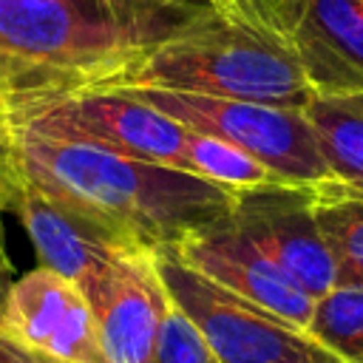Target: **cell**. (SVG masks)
Returning <instances> with one entry per match:
<instances>
[{
	"label": "cell",
	"instance_id": "6",
	"mask_svg": "<svg viewBox=\"0 0 363 363\" xmlns=\"http://www.w3.org/2000/svg\"><path fill=\"white\" fill-rule=\"evenodd\" d=\"M23 130L187 170L184 142L190 128L128 91H91L60 99L28 116Z\"/></svg>",
	"mask_w": 363,
	"mask_h": 363
},
{
	"label": "cell",
	"instance_id": "11",
	"mask_svg": "<svg viewBox=\"0 0 363 363\" xmlns=\"http://www.w3.org/2000/svg\"><path fill=\"white\" fill-rule=\"evenodd\" d=\"M11 213L26 227L37 255L40 267H48L79 286V292L88 298L91 309L96 298L102 295L111 269L116 258L125 250H145V247H128L111 233H105L99 224L88 221L85 216L62 207L34 184L23 179Z\"/></svg>",
	"mask_w": 363,
	"mask_h": 363
},
{
	"label": "cell",
	"instance_id": "16",
	"mask_svg": "<svg viewBox=\"0 0 363 363\" xmlns=\"http://www.w3.org/2000/svg\"><path fill=\"white\" fill-rule=\"evenodd\" d=\"M153 363H218V357L213 354L199 326L170 301L159 326Z\"/></svg>",
	"mask_w": 363,
	"mask_h": 363
},
{
	"label": "cell",
	"instance_id": "2",
	"mask_svg": "<svg viewBox=\"0 0 363 363\" xmlns=\"http://www.w3.org/2000/svg\"><path fill=\"white\" fill-rule=\"evenodd\" d=\"M20 173L128 247L170 250L233 216L238 193L182 167L20 128Z\"/></svg>",
	"mask_w": 363,
	"mask_h": 363
},
{
	"label": "cell",
	"instance_id": "9",
	"mask_svg": "<svg viewBox=\"0 0 363 363\" xmlns=\"http://www.w3.org/2000/svg\"><path fill=\"white\" fill-rule=\"evenodd\" d=\"M164 252L233 289L235 295L309 329L315 298L298 286L247 233H241L233 216Z\"/></svg>",
	"mask_w": 363,
	"mask_h": 363
},
{
	"label": "cell",
	"instance_id": "20",
	"mask_svg": "<svg viewBox=\"0 0 363 363\" xmlns=\"http://www.w3.org/2000/svg\"><path fill=\"white\" fill-rule=\"evenodd\" d=\"M3 216V213H0ZM14 284V267L9 261L6 252V238H3V227H0V326H3V312H6V301H9V289Z\"/></svg>",
	"mask_w": 363,
	"mask_h": 363
},
{
	"label": "cell",
	"instance_id": "13",
	"mask_svg": "<svg viewBox=\"0 0 363 363\" xmlns=\"http://www.w3.org/2000/svg\"><path fill=\"white\" fill-rule=\"evenodd\" d=\"M315 218L337 264V284H363V196L343 182L315 187Z\"/></svg>",
	"mask_w": 363,
	"mask_h": 363
},
{
	"label": "cell",
	"instance_id": "21",
	"mask_svg": "<svg viewBox=\"0 0 363 363\" xmlns=\"http://www.w3.org/2000/svg\"><path fill=\"white\" fill-rule=\"evenodd\" d=\"M346 187V184H343ZM346 190H352V187H346ZM352 193H357V196H363V190H352Z\"/></svg>",
	"mask_w": 363,
	"mask_h": 363
},
{
	"label": "cell",
	"instance_id": "8",
	"mask_svg": "<svg viewBox=\"0 0 363 363\" xmlns=\"http://www.w3.org/2000/svg\"><path fill=\"white\" fill-rule=\"evenodd\" d=\"M0 335L62 363H108L88 298L48 267L14 278Z\"/></svg>",
	"mask_w": 363,
	"mask_h": 363
},
{
	"label": "cell",
	"instance_id": "5",
	"mask_svg": "<svg viewBox=\"0 0 363 363\" xmlns=\"http://www.w3.org/2000/svg\"><path fill=\"white\" fill-rule=\"evenodd\" d=\"M128 94L167 113L170 119L218 136L269 170H275L286 184L301 187H326L335 184V173L329 170L315 130L301 108L261 105L247 99H224L184 91H162V88H128Z\"/></svg>",
	"mask_w": 363,
	"mask_h": 363
},
{
	"label": "cell",
	"instance_id": "22",
	"mask_svg": "<svg viewBox=\"0 0 363 363\" xmlns=\"http://www.w3.org/2000/svg\"><path fill=\"white\" fill-rule=\"evenodd\" d=\"M360 363H363V360H360Z\"/></svg>",
	"mask_w": 363,
	"mask_h": 363
},
{
	"label": "cell",
	"instance_id": "15",
	"mask_svg": "<svg viewBox=\"0 0 363 363\" xmlns=\"http://www.w3.org/2000/svg\"><path fill=\"white\" fill-rule=\"evenodd\" d=\"M309 332L346 363L363 360V284H335L315 301Z\"/></svg>",
	"mask_w": 363,
	"mask_h": 363
},
{
	"label": "cell",
	"instance_id": "7",
	"mask_svg": "<svg viewBox=\"0 0 363 363\" xmlns=\"http://www.w3.org/2000/svg\"><path fill=\"white\" fill-rule=\"evenodd\" d=\"M233 221L315 301L337 284V264L315 218V187L244 190L235 199Z\"/></svg>",
	"mask_w": 363,
	"mask_h": 363
},
{
	"label": "cell",
	"instance_id": "14",
	"mask_svg": "<svg viewBox=\"0 0 363 363\" xmlns=\"http://www.w3.org/2000/svg\"><path fill=\"white\" fill-rule=\"evenodd\" d=\"M184 164L190 173L204 176L233 193L286 184L275 170H269L264 162H258L247 150L193 128L187 130V142H184Z\"/></svg>",
	"mask_w": 363,
	"mask_h": 363
},
{
	"label": "cell",
	"instance_id": "19",
	"mask_svg": "<svg viewBox=\"0 0 363 363\" xmlns=\"http://www.w3.org/2000/svg\"><path fill=\"white\" fill-rule=\"evenodd\" d=\"M216 11L241 14V17H269L267 0H207Z\"/></svg>",
	"mask_w": 363,
	"mask_h": 363
},
{
	"label": "cell",
	"instance_id": "12",
	"mask_svg": "<svg viewBox=\"0 0 363 363\" xmlns=\"http://www.w3.org/2000/svg\"><path fill=\"white\" fill-rule=\"evenodd\" d=\"M170 306L156 250H125L94 303L108 363H153L162 318Z\"/></svg>",
	"mask_w": 363,
	"mask_h": 363
},
{
	"label": "cell",
	"instance_id": "18",
	"mask_svg": "<svg viewBox=\"0 0 363 363\" xmlns=\"http://www.w3.org/2000/svg\"><path fill=\"white\" fill-rule=\"evenodd\" d=\"M0 363H62L54 357H45L40 352H31L14 340H9L6 335H0Z\"/></svg>",
	"mask_w": 363,
	"mask_h": 363
},
{
	"label": "cell",
	"instance_id": "1",
	"mask_svg": "<svg viewBox=\"0 0 363 363\" xmlns=\"http://www.w3.org/2000/svg\"><path fill=\"white\" fill-rule=\"evenodd\" d=\"M210 11L207 0H0V94L23 128L60 99L116 91Z\"/></svg>",
	"mask_w": 363,
	"mask_h": 363
},
{
	"label": "cell",
	"instance_id": "17",
	"mask_svg": "<svg viewBox=\"0 0 363 363\" xmlns=\"http://www.w3.org/2000/svg\"><path fill=\"white\" fill-rule=\"evenodd\" d=\"M17 142H20V116L11 99L0 94V213H11L14 196L23 184Z\"/></svg>",
	"mask_w": 363,
	"mask_h": 363
},
{
	"label": "cell",
	"instance_id": "3",
	"mask_svg": "<svg viewBox=\"0 0 363 363\" xmlns=\"http://www.w3.org/2000/svg\"><path fill=\"white\" fill-rule=\"evenodd\" d=\"M162 88L281 108H306L318 91L289 37L269 17L210 11L156 48L116 88Z\"/></svg>",
	"mask_w": 363,
	"mask_h": 363
},
{
	"label": "cell",
	"instance_id": "10",
	"mask_svg": "<svg viewBox=\"0 0 363 363\" xmlns=\"http://www.w3.org/2000/svg\"><path fill=\"white\" fill-rule=\"evenodd\" d=\"M320 94L363 91V0H267Z\"/></svg>",
	"mask_w": 363,
	"mask_h": 363
},
{
	"label": "cell",
	"instance_id": "4",
	"mask_svg": "<svg viewBox=\"0 0 363 363\" xmlns=\"http://www.w3.org/2000/svg\"><path fill=\"white\" fill-rule=\"evenodd\" d=\"M170 301L199 326L218 363H346L309 329L235 295L159 250Z\"/></svg>",
	"mask_w": 363,
	"mask_h": 363
}]
</instances>
